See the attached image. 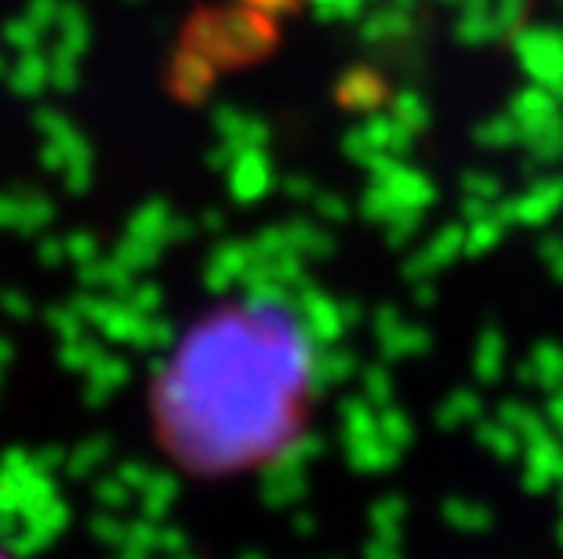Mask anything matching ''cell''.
Here are the masks:
<instances>
[{
	"mask_svg": "<svg viewBox=\"0 0 563 559\" xmlns=\"http://www.w3.org/2000/svg\"><path fill=\"white\" fill-rule=\"evenodd\" d=\"M313 382V338L295 302H244L208 316L157 382L161 439L197 472H236L291 444Z\"/></svg>",
	"mask_w": 563,
	"mask_h": 559,
	"instance_id": "obj_1",
	"label": "cell"
},
{
	"mask_svg": "<svg viewBox=\"0 0 563 559\" xmlns=\"http://www.w3.org/2000/svg\"><path fill=\"white\" fill-rule=\"evenodd\" d=\"M560 208H563V178H542V182H534L523 197L512 200V204L495 208V215L506 225L509 222L542 225L553 219Z\"/></svg>",
	"mask_w": 563,
	"mask_h": 559,
	"instance_id": "obj_2",
	"label": "cell"
},
{
	"mask_svg": "<svg viewBox=\"0 0 563 559\" xmlns=\"http://www.w3.org/2000/svg\"><path fill=\"white\" fill-rule=\"evenodd\" d=\"M295 313L302 320V327L309 331L313 342H334L345 331V320H342V302L328 299L320 291H309L306 283L295 291Z\"/></svg>",
	"mask_w": 563,
	"mask_h": 559,
	"instance_id": "obj_3",
	"label": "cell"
},
{
	"mask_svg": "<svg viewBox=\"0 0 563 559\" xmlns=\"http://www.w3.org/2000/svg\"><path fill=\"white\" fill-rule=\"evenodd\" d=\"M251 261H255V244L225 241L222 247H214V251H211L208 269H203V283H208L214 294L230 291L247 277Z\"/></svg>",
	"mask_w": 563,
	"mask_h": 559,
	"instance_id": "obj_4",
	"label": "cell"
},
{
	"mask_svg": "<svg viewBox=\"0 0 563 559\" xmlns=\"http://www.w3.org/2000/svg\"><path fill=\"white\" fill-rule=\"evenodd\" d=\"M556 480H563V447L553 436H542V439H534V444H527V469H523L527 491L542 494Z\"/></svg>",
	"mask_w": 563,
	"mask_h": 559,
	"instance_id": "obj_5",
	"label": "cell"
},
{
	"mask_svg": "<svg viewBox=\"0 0 563 559\" xmlns=\"http://www.w3.org/2000/svg\"><path fill=\"white\" fill-rule=\"evenodd\" d=\"M375 335H378V345L382 353L389 356H415V353H426V331H418L415 324H404V320L393 313L389 305H382L375 313Z\"/></svg>",
	"mask_w": 563,
	"mask_h": 559,
	"instance_id": "obj_6",
	"label": "cell"
},
{
	"mask_svg": "<svg viewBox=\"0 0 563 559\" xmlns=\"http://www.w3.org/2000/svg\"><path fill=\"white\" fill-rule=\"evenodd\" d=\"M462 251H465V230H454V225H448V230H440L433 241L422 247V251L407 261V277L422 283V277H433L437 269L451 266V261L459 258Z\"/></svg>",
	"mask_w": 563,
	"mask_h": 559,
	"instance_id": "obj_7",
	"label": "cell"
},
{
	"mask_svg": "<svg viewBox=\"0 0 563 559\" xmlns=\"http://www.w3.org/2000/svg\"><path fill=\"white\" fill-rule=\"evenodd\" d=\"M345 455H350L353 469L361 472H386L397 461L400 450L389 444L378 429L361 433V436H345Z\"/></svg>",
	"mask_w": 563,
	"mask_h": 559,
	"instance_id": "obj_8",
	"label": "cell"
},
{
	"mask_svg": "<svg viewBox=\"0 0 563 559\" xmlns=\"http://www.w3.org/2000/svg\"><path fill=\"white\" fill-rule=\"evenodd\" d=\"M302 494H306L302 469L284 458H273V466L266 469V476H262V497H266L269 505H291Z\"/></svg>",
	"mask_w": 563,
	"mask_h": 559,
	"instance_id": "obj_9",
	"label": "cell"
},
{
	"mask_svg": "<svg viewBox=\"0 0 563 559\" xmlns=\"http://www.w3.org/2000/svg\"><path fill=\"white\" fill-rule=\"evenodd\" d=\"M269 164L262 153H244L241 160H236V168H233V178H230V189H233V197L241 200V204H251V200H258L262 193L269 189Z\"/></svg>",
	"mask_w": 563,
	"mask_h": 559,
	"instance_id": "obj_10",
	"label": "cell"
},
{
	"mask_svg": "<svg viewBox=\"0 0 563 559\" xmlns=\"http://www.w3.org/2000/svg\"><path fill=\"white\" fill-rule=\"evenodd\" d=\"M523 382L527 385H542V389H560L563 385V349L553 342H545V345H538L534 356H531V364L523 367Z\"/></svg>",
	"mask_w": 563,
	"mask_h": 559,
	"instance_id": "obj_11",
	"label": "cell"
},
{
	"mask_svg": "<svg viewBox=\"0 0 563 559\" xmlns=\"http://www.w3.org/2000/svg\"><path fill=\"white\" fill-rule=\"evenodd\" d=\"M382 186L389 189L393 200H397L400 208H415V211H426V204L433 200V186H429V178L415 175V171H389L382 178Z\"/></svg>",
	"mask_w": 563,
	"mask_h": 559,
	"instance_id": "obj_12",
	"label": "cell"
},
{
	"mask_svg": "<svg viewBox=\"0 0 563 559\" xmlns=\"http://www.w3.org/2000/svg\"><path fill=\"white\" fill-rule=\"evenodd\" d=\"M88 378H91L88 400L102 403L106 396H113V392L128 382V364L117 360V356H99V360L88 367Z\"/></svg>",
	"mask_w": 563,
	"mask_h": 559,
	"instance_id": "obj_13",
	"label": "cell"
},
{
	"mask_svg": "<svg viewBox=\"0 0 563 559\" xmlns=\"http://www.w3.org/2000/svg\"><path fill=\"white\" fill-rule=\"evenodd\" d=\"M139 497H142V513H146V519H164V513L178 497V480L172 472H153L146 487L139 491Z\"/></svg>",
	"mask_w": 563,
	"mask_h": 559,
	"instance_id": "obj_14",
	"label": "cell"
},
{
	"mask_svg": "<svg viewBox=\"0 0 563 559\" xmlns=\"http://www.w3.org/2000/svg\"><path fill=\"white\" fill-rule=\"evenodd\" d=\"M284 233H287V247H291L295 255H302V258H323V255H331V247L334 241L323 230H317V225H309V222H287L284 225Z\"/></svg>",
	"mask_w": 563,
	"mask_h": 559,
	"instance_id": "obj_15",
	"label": "cell"
},
{
	"mask_svg": "<svg viewBox=\"0 0 563 559\" xmlns=\"http://www.w3.org/2000/svg\"><path fill=\"white\" fill-rule=\"evenodd\" d=\"M498 422H506L509 429L520 436V444H534V439L549 436V422L542 418V411L527 407V403H506Z\"/></svg>",
	"mask_w": 563,
	"mask_h": 559,
	"instance_id": "obj_16",
	"label": "cell"
},
{
	"mask_svg": "<svg viewBox=\"0 0 563 559\" xmlns=\"http://www.w3.org/2000/svg\"><path fill=\"white\" fill-rule=\"evenodd\" d=\"M356 371L353 353L345 349H323L320 356H313V382L317 385H339Z\"/></svg>",
	"mask_w": 563,
	"mask_h": 559,
	"instance_id": "obj_17",
	"label": "cell"
},
{
	"mask_svg": "<svg viewBox=\"0 0 563 559\" xmlns=\"http://www.w3.org/2000/svg\"><path fill=\"white\" fill-rule=\"evenodd\" d=\"M481 411H484V403L476 400V392L459 389V392H454V396H448V400L440 403L437 422L443 425V429H454V425L476 422V418H481Z\"/></svg>",
	"mask_w": 563,
	"mask_h": 559,
	"instance_id": "obj_18",
	"label": "cell"
},
{
	"mask_svg": "<svg viewBox=\"0 0 563 559\" xmlns=\"http://www.w3.org/2000/svg\"><path fill=\"white\" fill-rule=\"evenodd\" d=\"M501 360H506V342L495 327H487L481 342H476V374H481V382H495L501 374Z\"/></svg>",
	"mask_w": 563,
	"mask_h": 559,
	"instance_id": "obj_19",
	"label": "cell"
},
{
	"mask_svg": "<svg viewBox=\"0 0 563 559\" xmlns=\"http://www.w3.org/2000/svg\"><path fill=\"white\" fill-rule=\"evenodd\" d=\"M476 439H481V447H487L490 455L501 458V461H509V458H517L520 455V436L509 429L506 422H487L476 429Z\"/></svg>",
	"mask_w": 563,
	"mask_h": 559,
	"instance_id": "obj_20",
	"label": "cell"
},
{
	"mask_svg": "<svg viewBox=\"0 0 563 559\" xmlns=\"http://www.w3.org/2000/svg\"><path fill=\"white\" fill-rule=\"evenodd\" d=\"M443 516H448L451 527H459V530H487V523H490V513L484 505H476V502H465V497H451L448 505H443Z\"/></svg>",
	"mask_w": 563,
	"mask_h": 559,
	"instance_id": "obj_21",
	"label": "cell"
},
{
	"mask_svg": "<svg viewBox=\"0 0 563 559\" xmlns=\"http://www.w3.org/2000/svg\"><path fill=\"white\" fill-rule=\"evenodd\" d=\"M501 230H506V222H501L495 215V208H490V215L476 219L470 230H465V255H484V251H490V247L498 244Z\"/></svg>",
	"mask_w": 563,
	"mask_h": 559,
	"instance_id": "obj_22",
	"label": "cell"
},
{
	"mask_svg": "<svg viewBox=\"0 0 563 559\" xmlns=\"http://www.w3.org/2000/svg\"><path fill=\"white\" fill-rule=\"evenodd\" d=\"M404 513H407L404 497H382V502L371 508V527L378 530V538H397Z\"/></svg>",
	"mask_w": 563,
	"mask_h": 559,
	"instance_id": "obj_23",
	"label": "cell"
},
{
	"mask_svg": "<svg viewBox=\"0 0 563 559\" xmlns=\"http://www.w3.org/2000/svg\"><path fill=\"white\" fill-rule=\"evenodd\" d=\"M378 433L389 439L393 447L397 450H404L407 444H411V436H415V429H411V418H407L404 411H397V407H386V414L378 418Z\"/></svg>",
	"mask_w": 563,
	"mask_h": 559,
	"instance_id": "obj_24",
	"label": "cell"
},
{
	"mask_svg": "<svg viewBox=\"0 0 563 559\" xmlns=\"http://www.w3.org/2000/svg\"><path fill=\"white\" fill-rule=\"evenodd\" d=\"M364 396L371 403H378V407H389L393 382H389V374L382 371V367H367V371H364Z\"/></svg>",
	"mask_w": 563,
	"mask_h": 559,
	"instance_id": "obj_25",
	"label": "cell"
},
{
	"mask_svg": "<svg viewBox=\"0 0 563 559\" xmlns=\"http://www.w3.org/2000/svg\"><path fill=\"white\" fill-rule=\"evenodd\" d=\"M106 455H110V444H102V439H91V444H84L74 458H69V472L74 476H84L91 472L99 461H106Z\"/></svg>",
	"mask_w": 563,
	"mask_h": 559,
	"instance_id": "obj_26",
	"label": "cell"
},
{
	"mask_svg": "<svg viewBox=\"0 0 563 559\" xmlns=\"http://www.w3.org/2000/svg\"><path fill=\"white\" fill-rule=\"evenodd\" d=\"M538 255H542L545 269L553 272L556 280H563V236H545V241L538 244Z\"/></svg>",
	"mask_w": 563,
	"mask_h": 559,
	"instance_id": "obj_27",
	"label": "cell"
},
{
	"mask_svg": "<svg viewBox=\"0 0 563 559\" xmlns=\"http://www.w3.org/2000/svg\"><path fill=\"white\" fill-rule=\"evenodd\" d=\"M465 193H470L473 200H495L498 197V178H490V175H470L465 178Z\"/></svg>",
	"mask_w": 563,
	"mask_h": 559,
	"instance_id": "obj_28",
	"label": "cell"
},
{
	"mask_svg": "<svg viewBox=\"0 0 563 559\" xmlns=\"http://www.w3.org/2000/svg\"><path fill=\"white\" fill-rule=\"evenodd\" d=\"M313 204H317V211L323 219H345V200H339V197L320 193V197H313Z\"/></svg>",
	"mask_w": 563,
	"mask_h": 559,
	"instance_id": "obj_29",
	"label": "cell"
},
{
	"mask_svg": "<svg viewBox=\"0 0 563 559\" xmlns=\"http://www.w3.org/2000/svg\"><path fill=\"white\" fill-rule=\"evenodd\" d=\"M367 559H400L397 538H375L367 545Z\"/></svg>",
	"mask_w": 563,
	"mask_h": 559,
	"instance_id": "obj_30",
	"label": "cell"
},
{
	"mask_svg": "<svg viewBox=\"0 0 563 559\" xmlns=\"http://www.w3.org/2000/svg\"><path fill=\"white\" fill-rule=\"evenodd\" d=\"M287 193H291V197H298V200H309V197H313V182H306V178H287Z\"/></svg>",
	"mask_w": 563,
	"mask_h": 559,
	"instance_id": "obj_31",
	"label": "cell"
},
{
	"mask_svg": "<svg viewBox=\"0 0 563 559\" xmlns=\"http://www.w3.org/2000/svg\"><path fill=\"white\" fill-rule=\"evenodd\" d=\"M167 559H194V556H189V552H183V556H167Z\"/></svg>",
	"mask_w": 563,
	"mask_h": 559,
	"instance_id": "obj_32",
	"label": "cell"
},
{
	"mask_svg": "<svg viewBox=\"0 0 563 559\" xmlns=\"http://www.w3.org/2000/svg\"><path fill=\"white\" fill-rule=\"evenodd\" d=\"M560 541H563V519H560Z\"/></svg>",
	"mask_w": 563,
	"mask_h": 559,
	"instance_id": "obj_33",
	"label": "cell"
},
{
	"mask_svg": "<svg viewBox=\"0 0 563 559\" xmlns=\"http://www.w3.org/2000/svg\"><path fill=\"white\" fill-rule=\"evenodd\" d=\"M244 559H262V556H244Z\"/></svg>",
	"mask_w": 563,
	"mask_h": 559,
	"instance_id": "obj_34",
	"label": "cell"
},
{
	"mask_svg": "<svg viewBox=\"0 0 563 559\" xmlns=\"http://www.w3.org/2000/svg\"><path fill=\"white\" fill-rule=\"evenodd\" d=\"M0 559H4V556H0Z\"/></svg>",
	"mask_w": 563,
	"mask_h": 559,
	"instance_id": "obj_35",
	"label": "cell"
}]
</instances>
